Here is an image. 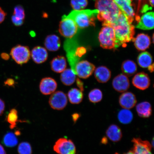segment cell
Instances as JSON below:
<instances>
[{
  "instance_id": "6da1fadb",
  "label": "cell",
  "mask_w": 154,
  "mask_h": 154,
  "mask_svg": "<svg viewBox=\"0 0 154 154\" xmlns=\"http://www.w3.org/2000/svg\"><path fill=\"white\" fill-rule=\"evenodd\" d=\"M109 26L112 27L115 31V49L121 46L125 47L126 43L134 38V26L121 12L117 18Z\"/></svg>"
},
{
  "instance_id": "7a4b0ae2",
  "label": "cell",
  "mask_w": 154,
  "mask_h": 154,
  "mask_svg": "<svg viewBox=\"0 0 154 154\" xmlns=\"http://www.w3.org/2000/svg\"><path fill=\"white\" fill-rule=\"evenodd\" d=\"M95 7L99 11L97 18L103 26L112 23L121 12L113 0H95Z\"/></svg>"
},
{
  "instance_id": "3957f363",
  "label": "cell",
  "mask_w": 154,
  "mask_h": 154,
  "mask_svg": "<svg viewBox=\"0 0 154 154\" xmlns=\"http://www.w3.org/2000/svg\"><path fill=\"white\" fill-rule=\"evenodd\" d=\"M99 11L97 9L73 11L67 17L72 19L78 28L84 29L95 25Z\"/></svg>"
},
{
  "instance_id": "277c9868",
  "label": "cell",
  "mask_w": 154,
  "mask_h": 154,
  "mask_svg": "<svg viewBox=\"0 0 154 154\" xmlns=\"http://www.w3.org/2000/svg\"><path fill=\"white\" fill-rule=\"evenodd\" d=\"M103 26L98 36L101 47L105 49H115L116 38L114 29L109 26Z\"/></svg>"
},
{
  "instance_id": "5b68a950",
  "label": "cell",
  "mask_w": 154,
  "mask_h": 154,
  "mask_svg": "<svg viewBox=\"0 0 154 154\" xmlns=\"http://www.w3.org/2000/svg\"><path fill=\"white\" fill-rule=\"evenodd\" d=\"M78 28L75 23L72 19L64 15L60 22L59 31L63 37L71 38L77 33Z\"/></svg>"
},
{
  "instance_id": "8992f818",
  "label": "cell",
  "mask_w": 154,
  "mask_h": 154,
  "mask_svg": "<svg viewBox=\"0 0 154 154\" xmlns=\"http://www.w3.org/2000/svg\"><path fill=\"white\" fill-rule=\"evenodd\" d=\"M10 55L15 62L22 65L29 60L31 52L27 46L18 45L11 49Z\"/></svg>"
},
{
  "instance_id": "52a82bcc",
  "label": "cell",
  "mask_w": 154,
  "mask_h": 154,
  "mask_svg": "<svg viewBox=\"0 0 154 154\" xmlns=\"http://www.w3.org/2000/svg\"><path fill=\"white\" fill-rule=\"evenodd\" d=\"M53 149L59 154H76V147L74 142L66 138L58 140L54 146Z\"/></svg>"
},
{
  "instance_id": "ba28073f",
  "label": "cell",
  "mask_w": 154,
  "mask_h": 154,
  "mask_svg": "<svg viewBox=\"0 0 154 154\" xmlns=\"http://www.w3.org/2000/svg\"><path fill=\"white\" fill-rule=\"evenodd\" d=\"M113 1L129 22L132 23L136 15L132 0H113Z\"/></svg>"
},
{
  "instance_id": "9c48e42d",
  "label": "cell",
  "mask_w": 154,
  "mask_h": 154,
  "mask_svg": "<svg viewBox=\"0 0 154 154\" xmlns=\"http://www.w3.org/2000/svg\"><path fill=\"white\" fill-rule=\"evenodd\" d=\"M95 65L87 60L79 61L75 67V72L80 78L86 79L92 75L95 71Z\"/></svg>"
},
{
  "instance_id": "30bf717a",
  "label": "cell",
  "mask_w": 154,
  "mask_h": 154,
  "mask_svg": "<svg viewBox=\"0 0 154 154\" xmlns=\"http://www.w3.org/2000/svg\"><path fill=\"white\" fill-rule=\"evenodd\" d=\"M67 103V96L61 91L54 92L49 98V104L52 108L56 110H62Z\"/></svg>"
},
{
  "instance_id": "8fae6325",
  "label": "cell",
  "mask_w": 154,
  "mask_h": 154,
  "mask_svg": "<svg viewBox=\"0 0 154 154\" xmlns=\"http://www.w3.org/2000/svg\"><path fill=\"white\" fill-rule=\"evenodd\" d=\"M133 143L132 151L134 154H152V145L147 140H143L140 138H134L132 140Z\"/></svg>"
},
{
  "instance_id": "7c38bea8",
  "label": "cell",
  "mask_w": 154,
  "mask_h": 154,
  "mask_svg": "<svg viewBox=\"0 0 154 154\" xmlns=\"http://www.w3.org/2000/svg\"><path fill=\"white\" fill-rule=\"evenodd\" d=\"M112 86L117 92H124L128 90L130 86V82L128 76L124 74L116 76L112 81Z\"/></svg>"
},
{
  "instance_id": "4fadbf2b",
  "label": "cell",
  "mask_w": 154,
  "mask_h": 154,
  "mask_svg": "<svg viewBox=\"0 0 154 154\" xmlns=\"http://www.w3.org/2000/svg\"><path fill=\"white\" fill-rule=\"evenodd\" d=\"M154 13L153 12L145 13L140 17L136 28L143 30L152 29L154 26Z\"/></svg>"
},
{
  "instance_id": "5bb4252c",
  "label": "cell",
  "mask_w": 154,
  "mask_h": 154,
  "mask_svg": "<svg viewBox=\"0 0 154 154\" xmlns=\"http://www.w3.org/2000/svg\"><path fill=\"white\" fill-rule=\"evenodd\" d=\"M57 88L56 81L53 78L50 77L42 79L40 82V91L44 95H49L53 94Z\"/></svg>"
},
{
  "instance_id": "9a60e30c",
  "label": "cell",
  "mask_w": 154,
  "mask_h": 154,
  "mask_svg": "<svg viewBox=\"0 0 154 154\" xmlns=\"http://www.w3.org/2000/svg\"><path fill=\"white\" fill-rule=\"evenodd\" d=\"M132 82L136 88L143 90L149 88L150 84V80L147 74L141 72L135 75L132 79Z\"/></svg>"
},
{
  "instance_id": "2e32d148",
  "label": "cell",
  "mask_w": 154,
  "mask_h": 154,
  "mask_svg": "<svg viewBox=\"0 0 154 154\" xmlns=\"http://www.w3.org/2000/svg\"><path fill=\"white\" fill-rule=\"evenodd\" d=\"M135 47L139 51H144L149 48L151 45L150 36L144 33L138 34L132 39Z\"/></svg>"
},
{
  "instance_id": "e0dca14e",
  "label": "cell",
  "mask_w": 154,
  "mask_h": 154,
  "mask_svg": "<svg viewBox=\"0 0 154 154\" xmlns=\"http://www.w3.org/2000/svg\"><path fill=\"white\" fill-rule=\"evenodd\" d=\"M119 103L123 108L129 109L135 106L137 103L136 98L132 92H125L119 97Z\"/></svg>"
},
{
  "instance_id": "ac0fdd59",
  "label": "cell",
  "mask_w": 154,
  "mask_h": 154,
  "mask_svg": "<svg viewBox=\"0 0 154 154\" xmlns=\"http://www.w3.org/2000/svg\"><path fill=\"white\" fill-rule=\"evenodd\" d=\"M31 56L35 63L37 64H41L47 61L48 54L45 48L38 46L32 50Z\"/></svg>"
},
{
  "instance_id": "d6986e66",
  "label": "cell",
  "mask_w": 154,
  "mask_h": 154,
  "mask_svg": "<svg viewBox=\"0 0 154 154\" xmlns=\"http://www.w3.org/2000/svg\"><path fill=\"white\" fill-rule=\"evenodd\" d=\"M61 42L60 38L55 34L48 35L44 41V45L46 49L51 51H56L60 47Z\"/></svg>"
},
{
  "instance_id": "ffe728a7",
  "label": "cell",
  "mask_w": 154,
  "mask_h": 154,
  "mask_svg": "<svg viewBox=\"0 0 154 154\" xmlns=\"http://www.w3.org/2000/svg\"><path fill=\"white\" fill-rule=\"evenodd\" d=\"M51 70L56 73H61L66 69V58L63 56H57L52 60L51 63Z\"/></svg>"
},
{
  "instance_id": "44dd1931",
  "label": "cell",
  "mask_w": 154,
  "mask_h": 154,
  "mask_svg": "<svg viewBox=\"0 0 154 154\" xmlns=\"http://www.w3.org/2000/svg\"><path fill=\"white\" fill-rule=\"evenodd\" d=\"M94 75L98 82L105 83L110 79L111 72L106 67L101 66L98 67L95 69Z\"/></svg>"
},
{
  "instance_id": "7402d4cb",
  "label": "cell",
  "mask_w": 154,
  "mask_h": 154,
  "mask_svg": "<svg viewBox=\"0 0 154 154\" xmlns=\"http://www.w3.org/2000/svg\"><path fill=\"white\" fill-rule=\"evenodd\" d=\"M25 18V11L23 8L20 5L15 6L13 14L11 17V21L14 26H22L23 24Z\"/></svg>"
},
{
  "instance_id": "603a6c76",
  "label": "cell",
  "mask_w": 154,
  "mask_h": 154,
  "mask_svg": "<svg viewBox=\"0 0 154 154\" xmlns=\"http://www.w3.org/2000/svg\"><path fill=\"white\" fill-rule=\"evenodd\" d=\"M106 134L112 141L118 142L121 140L122 135V131L117 125H111L106 131Z\"/></svg>"
},
{
  "instance_id": "cb8c5ba5",
  "label": "cell",
  "mask_w": 154,
  "mask_h": 154,
  "mask_svg": "<svg viewBox=\"0 0 154 154\" xmlns=\"http://www.w3.org/2000/svg\"><path fill=\"white\" fill-rule=\"evenodd\" d=\"M137 112L139 116L143 118H148L152 114L151 105L149 102H143L136 106Z\"/></svg>"
},
{
  "instance_id": "d4e9b609",
  "label": "cell",
  "mask_w": 154,
  "mask_h": 154,
  "mask_svg": "<svg viewBox=\"0 0 154 154\" xmlns=\"http://www.w3.org/2000/svg\"><path fill=\"white\" fill-rule=\"evenodd\" d=\"M76 74L73 72L72 69H65L61 72L60 80L63 84L67 86L72 85L75 81Z\"/></svg>"
},
{
  "instance_id": "484cf974",
  "label": "cell",
  "mask_w": 154,
  "mask_h": 154,
  "mask_svg": "<svg viewBox=\"0 0 154 154\" xmlns=\"http://www.w3.org/2000/svg\"><path fill=\"white\" fill-rule=\"evenodd\" d=\"M137 60L138 64L143 68H148L153 63L152 57L147 51L140 53L138 56Z\"/></svg>"
},
{
  "instance_id": "4316f807",
  "label": "cell",
  "mask_w": 154,
  "mask_h": 154,
  "mask_svg": "<svg viewBox=\"0 0 154 154\" xmlns=\"http://www.w3.org/2000/svg\"><path fill=\"white\" fill-rule=\"evenodd\" d=\"M123 74L127 76H131L137 71V66L134 61L128 60L123 62L121 66Z\"/></svg>"
},
{
  "instance_id": "83f0119b",
  "label": "cell",
  "mask_w": 154,
  "mask_h": 154,
  "mask_svg": "<svg viewBox=\"0 0 154 154\" xmlns=\"http://www.w3.org/2000/svg\"><path fill=\"white\" fill-rule=\"evenodd\" d=\"M67 96L69 101L74 104H78L80 103L83 99L82 92L76 88H72L69 90Z\"/></svg>"
},
{
  "instance_id": "f1b7e54d",
  "label": "cell",
  "mask_w": 154,
  "mask_h": 154,
  "mask_svg": "<svg viewBox=\"0 0 154 154\" xmlns=\"http://www.w3.org/2000/svg\"><path fill=\"white\" fill-rule=\"evenodd\" d=\"M118 119L122 124H128L131 122L133 119V115L129 109H124L119 112Z\"/></svg>"
},
{
  "instance_id": "f546056e",
  "label": "cell",
  "mask_w": 154,
  "mask_h": 154,
  "mask_svg": "<svg viewBox=\"0 0 154 154\" xmlns=\"http://www.w3.org/2000/svg\"><path fill=\"white\" fill-rule=\"evenodd\" d=\"M3 143L7 147H14L18 143V138L15 134L12 132H9L4 136Z\"/></svg>"
},
{
  "instance_id": "4dcf8cb0",
  "label": "cell",
  "mask_w": 154,
  "mask_h": 154,
  "mask_svg": "<svg viewBox=\"0 0 154 154\" xmlns=\"http://www.w3.org/2000/svg\"><path fill=\"white\" fill-rule=\"evenodd\" d=\"M18 111L16 109H11L7 116V120L10 125V128L11 129L14 128L16 126L18 122Z\"/></svg>"
},
{
  "instance_id": "1f68e13d",
  "label": "cell",
  "mask_w": 154,
  "mask_h": 154,
  "mask_svg": "<svg viewBox=\"0 0 154 154\" xmlns=\"http://www.w3.org/2000/svg\"><path fill=\"white\" fill-rule=\"evenodd\" d=\"M88 99L92 103H96L100 101L103 99V93L101 90L95 88L89 92L88 95Z\"/></svg>"
},
{
  "instance_id": "d6a6232c",
  "label": "cell",
  "mask_w": 154,
  "mask_h": 154,
  "mask_svg": "<svg viewBox=\"0 0 154 154\" xmlns=\"http://www.w3.org/2000/svg\"><path fill=\"white\" fill-rule=\"evenodd\" d=\"M88 4V0H71L70 5L74 11L84 10Z\"/></svg>"
},
{
  "instance_id": "836d02e7",
  "label": "cell",
  "mask_w": 154,
  "mask_h": 154,
  "mask_svg": "<svg viewBox=\"0 0 154 154\" xmlns=\"http://www.w3.org/2000/svg\"><path fill=\"white\" fill-rule=\"evenodd\" d=\"M18 151L19 154H32L31 146L28 142H21L18 146Z\"/></svg>"
},
{
  "instance_id": "e575fe53",
  "label": "cell",
  "mask_w": 154,
  "mask_h": 154,
  "mask_svg": "<svg viewBox=\"0 0 154 154\" xmlns=\"http://www.w3.org/2000/svg\"><path fill=\"white\" fill-rule=\"evenodd\" d=\"M86 49L83 47H78L76 48L75 54L76 56L79 58L86 53Z\"/></svg>"
},
{
  "instance_id": "d590c367",
  "label": "cell",
  "mask_w": 154,
  "mask_h": 154,
  "mask_svg": "<svg viewBox=\"0 0 154 154\" xmlns=\"http://www.w3.org/2000/svg\"><path fill=\"white\" fill-rule=\"evenodd\" d=\"M135 1H137L138 3L137 10V13L136 14L135 17L136 18V20L138 22L140 18L139 15V13L142 3L144 2L146 0H135Z\"/></svg>"
},
{
  "instance_id": "8d00e7d4",
  "label": "cell",
  "mask_w": 154,
  "mask_h": 154,
  "mask_svg": "<svg viewBox=\"0 0 154 154\" xmlns=\"http://www.w3.org/2000/svg\"><path fill=\"white\" fill-rule=\"evenodd\" d=\"M6 15L7 13L0 7V24L5 20Z\"/></svg>"
},
{
  "instance_id": "74e56055",
  "label": "cell",
  "mask_w": 154,
  "mask_h": 154,
  "mask_svg": "<svg viewBox=\"0 0 154 154\" xmlns=\"http://www.w3.org/2000/svg\"><path fill=\"white\" fill-rule=\"evenodd\" d=\"M15 83L14 80L11 78L7 79L5 82V85L11 87L14 86Z\"/></svg>"
},
{
  "instance_id": "f35d334b",
  "label": "cell",
  "mask_w": 154,
  "mask_h": 154,
  "mask_svg": "<svg viewBox=\"0 0 154 154\" xmlns=\"http://www.w3.org/2000/svg\"><path fill=\"white\" fill-rule=\"evenodd\" d=\"M5 108V102L0 99V116L3 114Z\"/></svg>"
},
{
  "instance_id": "ab89813d",
  "label": "cell",
  "mask_w": 154,
  "mask_h": 154,
  "mask_svg": "<svg viewBox=\"0 0 154 154\" xmlns=\"http://www.w3.org/2000/svg\"><path fill=\"white\" fill-rule=\"evenodd\" d=\"M77 85L78 86L80 90L82 92L84 91L83 84L82 82L79 79H77L76 80Z\"/></svg>"
},
{
  "instance_id": "60d3db41",
  "label": "cell",
  "mask_w": 154,
  "mask_h": 154,
  "mask_svg": "<svg viewBox=\"0 0 154 154\" xmlns=\"http://www.w3.org/2000/svg\"><path fill=\"white\" fill-rule=\"evenodd\" d=\"M2 58L4 60H8L10 58V56L8 54L3 53L1 54V55Z\"/></svg>"
},
{
  "instance_id": "b9f144b4",
  "label": "cell",
  "mask_w": 154,
  "mask_h": 154,
  "mask_svg": "<svg viewBox=\"0 0 154 154\" xmlns=\"http://www.w3.org/2000/svg\"><path fill=\"white\" fill-rule=\"evenodd\" d=\"M80 115L78 113H76L72 115V118L74 122H76L78 119L79 118Z\"/></svg>"
},
{
  "instance_id": "7bdbcfd3",
  "label": "cell",
  "mask_w": 154,
  "mask_h": 154,
  "mask_svg": "<svg viewBox=\"0 0 154 154\" xmlns=\"http://www.w3.org/2000/svg\"><path fill=\"white\" fill-rule=\"evenodd\" d=\"M0 154H6L4 148L1 144H0Z\"/></svg>"
},
{
  "instance_id": "ee69618b",
  "label": "cell",
  "mask_w": 154,
  "mask_h": 154,
  "mask_svg": "<svg viewBox=\"0 0 154 154\" xmlns=\"http://www.w3.org/2000/svg\"><path fill=\"white\" fill-rule=\"evenodd\" d=\"M148 70L149 71V72H153L154 70V64L153 63L151 66H150L148 67Z\"/></svg>"
},
{
  "instance_id": "f6af8a7d",
  "label": "cell",
  "mask_w": 154,
  "mask_h": 154,
  "mask_svg": "<svg viewBox=\"0 0 154 154\" xmlns=\"http://www.w3.org/2000/svg\"><path fill=\"white\" fill-rule=\"evenodd\" d=\"M102 143L103 144H106L107 143V139L106 137H104L102 140Z\"/></svg>"
},
{
  "instance_id": "bcb514c9",
  "label": "cell",
  "mask_w": 154,
  "mask_h": 154,
  "mask_svg": "<svg viewBox=\"0 0 154 154\" xmlns=\"http://www.w3.org/2000/svg\"><path fill=\"white\" fill-rule=\"evenodd\" d=\"M149 3L151 7H153L154 6V0H149Z\"/></svg>"
},
{
  "instance_id": "7dc6e473",
  "label": "cell",
  "mask_w": 154,
  "mask_h": 154,
  "mask_svg": "<svg viewBox=\"0 0 154 154\" xmlns=\"http://www.w3.org/2000/svg\"><path fill=\"white\" fill-rule=\"evenodd\" d=\"M114 154H119L118 153H116ZM124 154H134V153H133V151H132V150H131V151H128V152L125 153Z\"/></svg>"
},
{
  "instance_id": "c3c4849f",
  "label": "cell",
  "mask_w": 154,
  "mask_h": 154,
  "mask_svg": "<svg viewBox=\"0 0 154 154\" xmlns=\"http://www.w3.org/2000/svg\"><path fill=\"white\" fill-rule=\"evenodd\" d=\"M152 38H153L152 40H153V43H154V34L153 35Z\"/></svg>"
}]
</instances>
